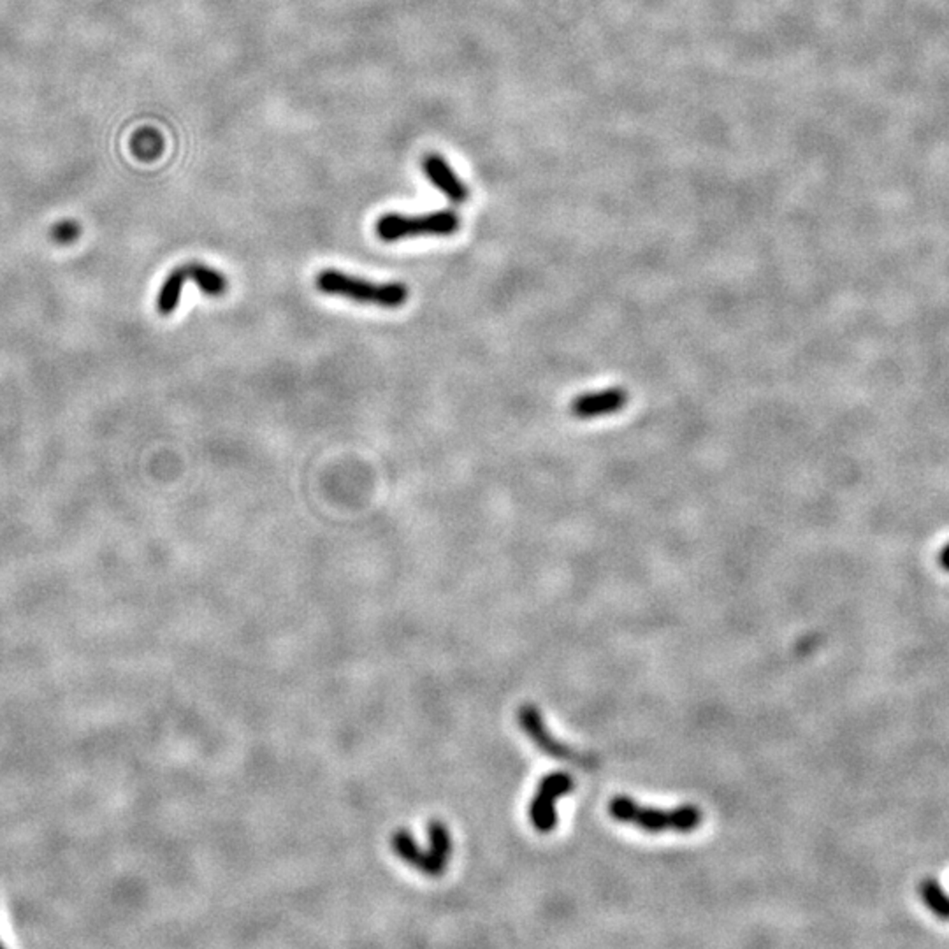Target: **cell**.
I'll list each match as a JSON object with an SVG mask.
<instances>
[{
  "instance_id": "3957f363",
  "label": "cell",
  "mask_w": 949,
  "mask_h": 949,
  "mask_svg": "<svg viewBox=\"0 0 949 949\" xmlns=\"http://www.w3.org/2000/svg\"><path fill=\"white\" fill-rule=\"evenodd\" d=\"M427 832L431 841V847L427 851L421 849L414 841V835L406 830H397L393 834L391 847L410 867L425 875L438 877L447 870L448 860L452 856V837L447 826L438 819H433L429 823Z\"/></svg>"
},
{
  "instance_id": "7c38bea8",
  "label": "cell",
  "mask_w": 949,
  "mask_h": 949,
  "mask_svg": "<svg viewBox=\"0 0 949 949\" xmlns=\"http://www.w3.org/2000/svg\"><path fill=\"white\" fill-rule=\"evenodd\" d=\"M162 150V139L157 132H137L132 139V152L139 158L157 157Z\"/></svg>"
},
{
  "instance_id": "9c48e42d",
  "label": "cell",
  "mask_w": 949,
  "mask_h": 949,
  "mask_svg": "<svg viewBox=\"0 0 949 949\" xmlns=\"http://www.w3.org/2000/svg\"><path fill=\"white\" fill-rule=\"evenodd\" d=\"M190 280V275H188V267L186 264L180 265L176 269H173L167 278L164 280L160 292H158L157 297V310L158 314L162 315H171L178 305H180V297H182V292H184V285Z\"/></svg>"
},
{
  "instance_id": "30bf717a",
  "label": "cell",
  "mask_w": 949,
  "mask_h": 949,
  "mask_svg": "<svg viewBox=\"0 0 949 949\" xmlns=\"http://www.w3.org/2000/svg\"><path fill=\"white\" fill-rule=\"evenodd\" d=\"M186 267H188L190 280L195 282L197 287L203 290L206 295L220 297L229 289V282H227V278L220 271H216V269L208 267V265L201 263H188Z\"/></svg>"
},
{
  "instance_id": "52a82bcc",
  "label": "cell",
  "mask_w": 949,
  "mask_h": 949,
  "mask_svg": "<svg viewBox=\"0 0 949 949\" xmlns=\"http://www.w3.org/2000/svg\"><path fill=\"white\" fill-rule=\"evenodd\" d=\"M630 401V393L624 387H608L602 391L584 393L572 399L570 415L579 421H593L600 417H608L612 414L626 408Z\"/></svg>"
},
{
  "instance_id": "7a4b0ae2",
  "label": "cell",
  "mask_w": 949,
  "mask_h": 949,
  "mask_svg": "<svg viewBox=\"0 0 949 949\" xmlns=\"http://www.w3.org/2000/svg\"><path fill=\"white\" fill-rule=\"evenodd\" d=\"M315 285L327 295H340L361 305H373L387 310L403 306L410 297V290L405 284H373L336 269L318 273Z\"/></svg>"
},
{
  "instance_id": "8fae6325",
  "label": "cell",
  "mask_w": 949,
  "mask_h": 949,
  "mask_svg": "<svg viewBox=\"0 0 949 949\" xmlns=\"http://www.w3.org/2000/svg\"><path fill=\"white\" fill-rule=\"evenodd\" d=\"M924 905L941 920H949V896L935 879H924L920 888Z\"/></svg>"
},
{
  "instance_id": "4fadbf2b",
  "label": "cell",
  "mask_w": 949,
  "mask_h": 949,
  "mask_svg": "<svg viewBox=\"0 0 949 949\" xmlns=\"http://www.w3.org/2000/svg\"><path fill=\"white\" fill-rule=\"evenodd\" d=\"M79 236V225L73 220H64V222H58L52 229V237L60 243V245H67V243H73L76 237Z\"/></svg>"
},
{
  "instance_id": "8992f818",
  "label": "cell",
  "mask_w": 949,
  "mask_h": 949,
  "mask_svg": "<svg viewBox=\"0 0 949 949\" xmlns=\"http://www.w3.org/2000/svg\"><path fill=\"white\" fill-rule=\"evenodd\" d=\"M575 783L574 777L566 772H554L545 775L536 793L529 804V819L536 832L549 834L553 832L557 824V814H555V802L574 791Z\"/></svg>"
},
{
  "instance_id": "ba28073f",
  "label": "cell",
  "mask_w": 949,
  "mask_h": 949,
  "mask_svg": "<svg viewBox=\"0 0 949 949\" xmlns=\"http://www.w3.org/2000/svg\"><path fill=\"white\" fill-rule=\"evenodd\" d=\"M422 169L427 180L435 185L447 199L455 205H463L470 197L468 186L459 180L455 171L445 158L438 154H429L422 160Z\"/></svg>"
},
{
  "instance_id": "277c9868",
  "label": "cell",
  "mask_w": 949,
  "mask_h": 949,
  "mask_svg": "<svg viewBox=\"0 0 949 949\" xmlns=\"http://www.w3.org/2000/svg\"><path fill=\"white\" fill-rule=\"evenodd\" d=\"M459 227L461 218L452 210L433 211L419 216L387 213L378 218L375 233L382 241L395 243L405 237L452 236Z\"/></svg>"
},
{
  "instance_id": "5bb4252c",
  "label": "cell",
  "mask_w": 949,
  "mask_h": 949,
  "mask_svg": "<svg viewBox=\"0 0 949 949\" xmlns=\"http://www.w3.org/2000/svg\"><path fill=\"white\" fill-rule=\"evenodd\" d=\"M939 563H941V566H943L946 572H949V544L944 547V549H943V551H941Z\"/></svg>"
},
{
  "instance_id": "6da1fadb",
  "label": "cell",
  "mask_w": 949,
  "mask_h": 949,
  "mask_svg": "<svg viewBox=\"0 0 949 949\" xmlns=\"http://www.w3.org/2000/svg\"><path fill=\"white\" fill-rule=\"evenodd\" d=\"M608 813L615 821L633 824L649 834L679 832L687 834L702 824L704 814L696 805H683L663 811L656 807H644L628 796H615L608 804Z\"/></svg>"
},
{
  "instance_id": "5b68a950",
  "label": "cell",
  "mask_w": 949,
  "mask_h": 949,
  "mask_svg": "<svg viewBox=\"0 0 949 949\" xmlns=\"http://www.w3.org/2000/svg\"><path fill=\"white\" fill-rule=\"evenodd\" d=\"M517 719H519V726L524 730L527 737L531 738V742L544 754L555 758V760H561V762L577 764L585 770H594L600 766L598 758L585 754L579 749H574L572 745L559 742L557 738L554 737L551 730L547 728L542 714L534 705H523L517 712Z\"/></svg>"
}]
</instances>
